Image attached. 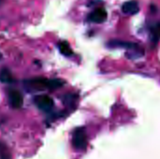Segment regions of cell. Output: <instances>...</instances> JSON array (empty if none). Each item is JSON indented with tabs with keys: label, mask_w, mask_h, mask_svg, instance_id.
Listing matches in <instances>:
<instances>
[{
	"label": "cell",
	"mask_w": 160,
	"mask_h": 159,
	"mask_svg": "<svg viewBox=\"0 0 160 159\" xmlns=\"http://www.w3.org/2000/svg\"><path fill=\"white\" fill-rule=\"evenodd\" d=\"M27 92H40L43 90H52L51 80L44 78H35L26 80L23 82Z\"/></svg>",
	"instance_id": "1"
},
{
	"label": "cell",
	"mask_w": 160,
	"mask_h": 159,
	"mask_svg": "<svg viewBox=\"0 0 160 159\" xmlns=\"http://www.w3.org/2000/svg\"><path fill=\"white\" fill-rule=\"evenodd\" d=\"M35 104L43 112H49L53 108L54 102L52 98L47 95H40L35 97Z\"/></svg>",
	"instance_id": "2"
},
{
	"label": "cell",
	"mask_w": 160,
	"mask_h": 159,
	"mask_svg": "<svg viewBox=\"0 0 160 159\" xmlns=\"http://www.w3.org/2000/svg\"><path fill=\"white\" fill-rule=\"evenodd\" d=\"M109 48H120V49H126L129 51L133 50H140L141 47L139 44L134 43V42H129V41H123V40H118V39H112L107 43Z\"/></svg>",
	"instance_id": "3"
},
{
	"label": "cell",
	"mask_w": 160,
	"mask_h": 159,
	"mask_svg": "<svg viewBox=\"0 0 160 159\" xmlns=\"http://www.w3.org/2000/svg\"><path fill=\"white\" fill-rule=\"evenodd\" d=\"M87 143L86 135L83 128H77L73 134V145L78 150H82L85 148Z\"/></svg>",
	"instance_id": "4"
},
{
	"label": "cell",
	"mask_w": 160,
	"mask_h": 159,
	"mask_svg": "<svg viewBox=\"0 0 160 159\" xmlns=\"http://www.w3.org/2000/svg\"><path fill=\"white\" fill-rule=\"evenodd\" d=\"M107 16H108V14H107V11L105 8L98 7L89 14L88 20L90 22H93L96 23H101L107 20Z\"/></svg>",
	"instance_id": "5"
},
{
	"label": "cell",
	"mask_w": 160,
	"mask_h": 159,
	"mask_svg": "<svg viewBox=\"0 0 160 159\" xmlns=\"http://www.w3.org/2000/svg\"><path fill=\"white\" fill-rule=\"evenodd\" d=\"M8 101L13 109H20L23 104V98L22 94L17 90H11L8 93Z\"/></svg>",
	"instance_id": "6"
},
{
	"label": "cell",
	"mask_w": 160,
	"mask_h": 159,
	"mask_svg": "<svg viewBox=\"0 0 160 159\" xmlns=\"http://www.w3.org/2000/svg\"><path fill=\"white\" fill-rule=\"evenodd\" d=\"M122 11L125 14H128V15H135L140 11V7L139 4L137 3V1L134 0H130V1H127L122 5Z\"/></svg>",
	"instance_id": "7"
},
{
	"label": "cell",
	"mask_w": 160,
	"mask_h": 159,
	"mask_svg": "<svg viewBox=\"0 0 160 159\" xmlns=\"http://www.w3.org/2000/svg\"><path fill=\"white\" fill-rule=\"evenodd\" d=\"M59 51L61 52V53L65 56H71L73 54V52L69 46V44L67 41H61L58 45Z\"/></svg>",
	"instance_id": "8"
},
{
	"label": "cell",
	"mask_w": 160,
	"mask_h": 159,
	"mask_svg": "<svg viewBox=\"0 0 160 159\" xmlns=\"http://www.w3.org/2000/svg\"><path fill=\"white\" fill-rule=\"evenodd\" d=\"M77 99H78L77 95H75V94H67L66 96H64L63 101L68 107H74Z\"/></svg>",
	"instance_id": "9"
},
{
	"label": "cell",
	"mask_w": 160,
	"mask_h": 159,
	"mask_svg": "<svg viewBox=\"0 0 160 159\" xmlns=\"http://www.w3.org/2000/svg\"><path fill=\"white\" fill-rule=\"evenodd\" d=\"M0 81L5 83H9L13 82V78L8 69L4 68L0 71Z\"/></svg>",
	"instance_id": "10"
},
{
	"label": "cell",
	"mask_w": 160,
	"mask_h": 159,
	"mask_svg": "<svg viewBox=\"0 0 160 159\" xmlns=\"http://www.w3.org/2000/svg\"><path fill=\"white\" fill-rule=\"evenodd\" d=\"M150 30H151L153 40L155 42H158L160 39V22H157L154 25H152Z\"/></svg>",
	"instance_id": "11"
},
{
	"label": "cell",
	"mask_w": 160,
	"mask_h": 159,
	"mask_svg": "<svg viewBox=\"0 0 160 159\" xmlns=\"http://www.w3.org/2000/svg\"><path fill=\"white\" fill-rule=\"evenodd\" d=\"M0 58H1V54H0Z\"/></svg>",
	"instance_id": "12"
}]
</instances>
